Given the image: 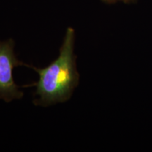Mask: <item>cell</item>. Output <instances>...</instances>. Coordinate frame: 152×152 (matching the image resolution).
<instances>
[{"label": "cell", "instance_id": "obj_1", "mask_svg": "<svg viewBox=\"0 0 152 152\" xmlns=\"http://www.w3.org/2000/svg\"><path fill=\"white\" fill-rule=\"evenodd\" d=\"M75 37V30L68 28L57 58L46 68L30 66L39 75L37 82L30 85L36 87L35 105L46 107L71 99L80 80L74 53Z\"/></svg>", "mask_w": 152, "mask_h": 152}, {"label": "cell", "instance_id": "obj_2", "mask_svg": "<svg viewBox=\"0 0 152 152\" xmlns=\"http://www.w3.org/2000/svg\"><path fill=\"white\" fill-rule=\"evenodd\" d=\"M15 42L12 39L0 41V99L6 102L20 99L23 92L15 83L13 71L16 67L30 65L19 61L14 53Z\"/></svg>", "mask_w": 152, "mask_h": 152}, {"label": "cell", "instance_id": "obj_3", "mask_svg": "<svg viewBox=\"0 0 152 152\" xmlns=\"http://www.w3.org/2000/svg\"><path fill=\"white\" fill-rule=\"evenodd\" d=\"M110 1H112V0H110Z\"/></svg>", "mask_w": 152, "mask_h": 152}]
</instances>
